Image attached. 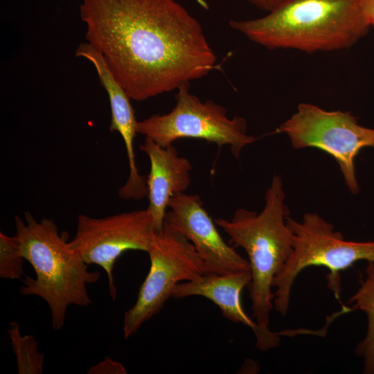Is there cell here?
Segmentation results:
<instances>
[{
    "instance_id": "6da1fadb",
    "label": "cell",
    "mask_w": 374,
    "mask_h": 374,
    "mask_svg": "<svg viewBox=\"0 0 374 374\" xmlns=\"http://www.w3.org/2000/svg\"><path fill=\"white\" fill-rule=\"evenodd\" d=\"M85 39L131 100L177 90L217 69L198 21L176 0H81Z\"/></svg>"
},
{
    "instance_id": "7a4b0ae2",
    "label": "cell",
    "mask_w": 374,
    "mask_h": 374,
    "mask_svg": "<svg viewBox=\"0 0 374 374\" xmlns=\"http://www.w3.org/2000/svg\"><path fill=\"white\" fill-rule=\"evenodd\" d=\"M267 12L229 26L268 49L308 53L348 48L371 28L360 0H278Z\"/></svg>"
},
{
    "instance_id": "3957f363",
    "label": "cell",
    "mask_w": 374,
    "mask_h": 374,
    "mask_svg": "<svg viewBox=\"0 0 374 374\" xmlns=\"http://www.w3.org/2000/svg\"><path fill=\"white\" fill-rule=\"evenodd\" d=\"M16 233L25 260L33 267L35 277L25 276L19 292L37 296L48 305L55 330L64 325L67 309L91 303L87 285L96 283L99 271H91L71 247L66 232L60 233L53 219L37 220L26 211L24 220L15 216Z\"/></svg>"
},
{
    "instance_id": "277c9868",
    "label": "cell",
    "mask_w": 374,
    "mask_h": 374,
    "mask_svg": "<svg viewBox=\"0 0 374 374\" xmlns=\"http://www.w3.org/2000/svg\"><path fill=\"white\" fill-rule=\"evenodd\" d=\"M285 199L282 178L274 175L259 213L238 208L230 220H215L230 242L242 248L248 256L251 280L247 287L252 316L263 328H269L274 307L273 280L293 251V234L287 223L290 213Z\"/></svg>"
},
{
    "instance_id": "5b68a950",
    "label": "cell",
    "mask_w": 374,
    "mask_h": 374,
    "mask_svg": "<svg viewBox=\"0 0 374 374\" xmlns=\"http://www.w3.org/2000/svg\"><path fill=\"white\" fill-rule=\"evenodd\" d=\"M287 223L293 234V251L272 282L276 288L273 305L282 316L288 312L294 283L303 269L310 267L327 268L328 286L339 300L340 272L358 261L374 263V241L346 240L317 213H305L301 221L289 215Z\"/></svg>"
},
{
    "instance_id": "8992f818",
    "label": "cell",
    "mask_w": 374,
    "mask_h": 374,
    "mask_svg": "<svg viewBox=\"0 0 374 374\" xmlns=\"http://www.w3.org/2000/svg\"><path fill=\"white\" fill-rule=\"evenodd\" d=\"M147 253L150 270L135 303L124 314L125 339L160 312L177 284L212 273L192 243L166 217L161 231L154 232Z\"/></svg>"
},
{
    "instance_id": "52a82bcc",
    "label": "cell",
    "mask_w": 374,
    "mask_h": 374,
    "mask_svg": "<svg viewBox=\"0 0 374 374\" xmlns=\"http://www.w3.org/2000/svg\"><path fill=\"white\" fill-rule=\"evenodd\" d=\"M189 87L184 84L177 90L176 104L170 112L138 121L137 133L163 147L184 138L202 139L219 148L228 145L238 158L243 148L256 140L247 134L246 120L238 116L229 118L226 108L211 100L201 101Z\"/></svg>"
},
{
    "instance_id": "ba28073f",
    "label": "cell",
    "mask_w": 374,
    "mask_h": 374,
    "mask_svg": "<svg viewBox=\"0 0 374 374\" xmlns=\"http://www.w3.org/2000/svg\"><path fill=\"white\" fill-rule=\"evenodd\" d=\"M276 132L286 134L296 150L314 148L328 154L339 165L350 193L359 192L355 161L361 150H374V128L359 125L349 112L326 111L302 103Z\"/></svg>"
},
{
    "instance_id": "9c48e42d",
    "label": "cell",
    "mask_w": 374,
    "mask_h": 374,
    "mask_svg": "<svg viewBox=\"0 0 374 374\" xmlns=\"http://www.w3.org/2000/svg\"><path fill=\"white\" fill-rule=\"evenodd\" d=\"M154 232L148 208L101 218L80 214L75 234L69 243L86 264H95L104 269L109 294L116 300L113 271L116 260L129 250L147 253Z\"/></svg>"
},
{
    "instance_id": "30bf717a",
    "label": "cell",
    "mask_w": 374,
    "mask_h": 374,
    "mask_svg": "<svg viewBox=\"0 0 374 374\" xmlns=\"http://www.w3.org/2000/svg\"><path fill=\"white\" fill-rule=\"evenodd\" d=\"M168 208L166 217L192 243L212 273L250 271L248 260L223 240L197 195L176 194Z\"/></svg>"
},
{
    "instance_id": "8fae6325",
    "label": "cell",
    "mask_w": 374,
    "mask_h": 374,
    "mask_svg": "<svg viewBox=\"0 0 374 374\" xmlns=\"http://www.w3.org/2000/svg\"><path fill=\"white\" fill-rule=\"evenodd\" d=\"M251 280V271L226 274L208 273L193 280L177 284L172 297L181 299L200 296L209 299L219 307L226 319L249 328L255 335L256 348L267 351L278 346L282 333L261 327L244 312L240 296Z\"/></svg>"
},
{
    "instance_id": "7c38bea8",
    "label": "cell",
    "mask_w": 374,
    "mask_h": 374,
    "mask_svg": "<svg viewBox=\"0 0 374 374\" xmlns=\"http://www.w3.org/2000/svg\"><path fill=\"white\" fill-rule=\"evenodd\" d=\"M80 55L88 60L95 67L100 82L107 91L111 108L109 130L116 131L122 137L129 164L128 178L118 190L123 199L140 200L148 195L146 177L140 175L134 150L136 121L133 107L124 88L114 76L100 53L89 44L84 45Z\"/></svg>"
},
{
    "instance_id": "4fadbf2b",
    "label": "cell",
    "mask_w": 374,
    "mask_h": 374,
    "mask_svg": "<svg viewBox=\"0 0 374 374\" xmlns=\"http://www.w3.org/2000/svg\"><path fill=\"white\" fill-rule=\"evenodd\" d=\"M139 149L150 160V170L146 178L148 209L152 217L154 231H160L170 199L188 188L193 167L188 159L179 156L172 144L163 147L145 137Z\"/></svg>"
},
{
    "instance_id": "5bb4252c",
    "label": "cell",
    "mask_w": 374,
    "mask_h": 374,
    "mask_svg": "<svg viewBox=\"0 0 374 374\" xmlns=\"http://www.w3.org/2000/svg\"><path fill=\"white\" fill-rule=\"evenodd\" d=\"M365 271L364 280L348 303L367 317L366 333L357 344L355 354L362 359L364 373L374 374V263L368 262Z\"/></svg>"
},
{
    "instance_id": "9a60e30c",
    "label": "cell",
    "mask_w": 374,
    "mask_h": 374,
    "mask_svg": "<svg viewBox=\"0 0 374 374\" xmlns=\"http://www.w3.org/2000/svg\"><path fill=\"white\" fill-rule=\"evenodd\" d=\"M8 334L16 357L19 374H42L44 371V355L38 350V344L33 335H21L19 325L15 321L9 323Z\"/></svg>"
},
{
    "instance_id": "2e32d148",
    "label": "cell",
    "mask_w": 374,
    "mask_h": 374,
    "mask_svg": "<svg viewBox=\"0 0 374 374\" xmlns=\"http://www.w3.org/2000/svg\"><path fill=\"white\" fill-rule=\"evenodd\" d=\"M15 235L0 233V277L3 279H21L24 276V261Z\"/></svg>"
},
{
    "instance_id": "e0dca14e",
    "label": "cell",
    "mask_w": 374,
    "mask_h": 374,
    "mask_svg": "<svg viewBox=\"0 0 374 374\" xmlns=\"http://www.w3.org/2000/svg\"><path fill=\"white\" fill-rule=\"evenodd\" d=\"M88 374H126L127 370L119 362L107 356L97 364L91 366L87 371Z\"/></svg>"
},
{
    "instance_id": "ac0fdd59",
    "label": "cell",
    "mask_w": 374,
    "mask_h": 374,
    "mask_svg": "<svg viewBox=\"0 0 374 374\" xmlns=\"http://www.w3.org/2000/svg\"><path fill=\"white\" fill-rule=\"evenodd\" d=\"M360 6L370 27L374 29V0H360Z\"/></svg>"
},
{
    "instance_id": "d6986e66",
    "label": "cell",
    "mask_w": 374,
    "mask_h": 374,
    "mask_svg": "<svg viewBox=\"0 0 374 374\" xmlns=\"http://www.w3.org/2000/svg\"><path fill=\"white\" fill-rule=\"evenodd\" d=\"M258 9L269 12L276 3L277 0H247Z\"/></svg>"
},
{
    "instance_id": "ffe728a7",
    "label": "cell",
    "mask_w": 374,
    "mask_h": 374,
    "mask_svg": "<svg viewBox=\"0 0 374 374\" xmlns=\"http://www.w3.org/2000/svg\"><path fill=\"white\" fill-rule=\"evenodd\" d=\"M278 1V0L276 1V3H277Z\"/></svg>"
}]
</instances>
